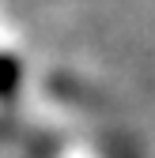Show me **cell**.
<instances>
[{"instance_id": "cell-1", "label": "cell", "mask_w": 155, "mask_h": 158, "mask_svg": "<svg viewBox=\"0 0 155 158\" xmlns=\"http://www.w3.org/2000/svg\"><path fill=\"white\" fill-rule=\"evenodd\" d=\"M15 87H19V64L11 56H0V98L11 94Z\"/></svg>"}]
</instances>
